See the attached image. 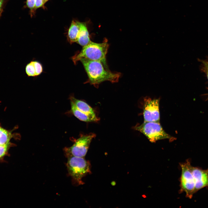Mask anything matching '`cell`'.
Here are the masks:
<instances>
[{
  "mask_svg": "<svg viewBox=\"0 0 208 208\" xmlns=\"http://www.w3.org/2000/svg\"><path fill=\"white\" fill-rule=\"evenodd\" d=\"M80 61L88 75V82L95 87H97L99 84L105 81L117 82L120 76L119 73L112 72L105 69L104 64L100 61L84 58L81 59Z\"/></svg>",
  "mask_w": 208,
  "mask_h": 208,
  "instance_id": "obj_1",
  "label": "cell"
},
{
  "mask_svg": "<svg viewBox=\"0 0 208 208\" xmlns=\"http://www.w3.org/2000/svg\"><path fill=\"white\" fill-rule=\"evenodd\" d=\"M109 44L107 41L97 43L91 41L83 47L81 51L72 57V60L75 64L83 58L101 62L106 67V56Z\"/></svg>",
  "mask_w": 208,
  "mask_h": 208,
  "instance_id": "obj_2",
  "label": "cell"
},
{
  "mask_svg": "<svg viewBox=\"0 0 208 208\" xmlns=\"http://www.w3.org/2000/svg\"><path fill=\"white\" fill-rule=\"evenodd\" d=\"M68 173L77 185L83 184L82 178L90 172V164L84 157L71 156L68 157L66 164Z\"/></svg>",
  "mask_w": 208,
  "mask_h": 208,
  "instance_id": "obj_3",
  "label": "cell"
},
{
  "mask_svg": "<svg viewBox=\"0 0 208 208\" xmlns=\"http://www.w3.org/2000/svg\"><path fill=\"white\" fill-rule=\"evenodd\" d=\"M134 128L143 133L152 143L161 140L167 139L172 141L175 139L164 131L159 122H144Z\"/></svg>",
  "mask_w": 208,
  "mask_h": 208,
  "instance_id": "obj_4",
  "label": "cell"
},
{
  "mask_svg": "<svg viewBox=\"0 0 208 208\" xmlns=\"http://www.w3.org/2000/svg\"><path fill=\"white\" fill-rule=\"evenodd\" d=\"M95 136V134L93 133L81 135L72 146L64 148L65 155L67 158L71 156L84 157L91 141Z\"/></svg>",
  "mask_w": 208,
  "mask_h": 208,
  "instance_id": "obj_5",
  "label": "cell"
},
{
  "mask_svg": "<svg viewBox=\"0 0 208 208\" xmlns=\"http://www.w3.org/2000/svg\"><path fill=\"white\" fill-rule=\"evenodd\" d=\"M181 174L180 179V192L185 193L186 196L191 199L195 193V183L192 170V166L188 160L180 164Z\"/></svg>",
  "mask_w": 208,
  "mask_h": 208,
  "instance_id": "obj_6",
  "label": "cell"
},
{
  "mask_svg": "<svg viewBox=\"0 0 208 208\" xmlns=\"http://www.w3.org/2000/svg\"><path fill=\"white\" fill-rule=\"evenodd\" d=\"M143 114L144 122H159V99L146 98L144 99Z\"/></svg>",
  "mask_w": 208,
  "mask_h": 208,
  "instance_id": "obj_7",
  "label": "cell"
},
{
  "mask_svg": "<svg viewBox=\"0 0 208 208\" xmlns=\"http://www.w3.org/2000/svg\"><path fill=\"white\" fill-rule=\"evenodd\" d=\"M191 170L195 182V193L203 188L208 187V169L203 170L192 166Z\"/></svg>",
  "mask_w": 208,
  "mask_h": 208,
  "instance_id": "obj_8",
  "label": "cell"
},
{
  "mask_svg": "<svg viewBox=\"0 0 208 208\" xmlns=\"http://www.w3.org/2000/svg\"><path fill=\"white\" fill-rule=\"evenodd\" d=\"M70 100L80 111L92 117L98 118L93 109L86 102L72 96L70 97Z\"/></svg>",
  "mask_w": 208,
  "mask_h": 208,
  "instance_id": "obj_9",
  "label": "cell"
},
{
  "mask_svg": "<svg viewBox=\"0 0 208 208\" xmlns=\"http://www.w3.org/2000/svg\"><path fill=\"white\" fill-rule=\"evenodd\" d=\"M81 22L73 20L68 30L67 38L69 42H77L80 30Z\"/></svg>",
  "mask_w": 208,
  "mask_h": 208,
  "instance_id": "obj_10",
  "label": "cell"
},
{
  "mask_svg": "<svg viewBox=\"0 0 208 208\" xmlns=\"http://www.w3.org/2000/svg\"><path fill=\"white\" fill-rule=\"evenodd\" d=\"M70 102L72 113L79 120L86 122H97L99 120L98 118H94L80 111L72 102Z\"/></svg>",
  "mask_w": 208,
  "mask_h": 208,
  "instance_id": "obj_11",
  "label": "cell"
},
{
  "mask_svg": "<svg viewBox=\"0 0 208 208\" xmlns=\"http://www.w3.org/2000/svg\"><path fill=\"white\" fill-rule=\"evenodd\" d=\"M91 41L86 24L81 22L80 32L77 42L83 47L89 44Z\"/></svg>",
  "mask_w": 208,
  "mask_h": 208,
  "instance_id": "obj_12",
  "label": "cell"
},
{
  "mask_svg": "<svg viewBox=\"0 0 208 208\" xmlns=\"http://www.w3.org/2000/svg\"><path fill=\"white\" fill-rule=\"evenodd\" d=\"M10 138L9 132L0 127V146H10Z\"/></svg>",
  "mask_w": 208,
  "mask_h": 208,
  "instance_id": "obj_13",
  "label": "cell"
},
{
  "mask_svg": "<svg viewBox=\"0 0 208 208\" xmlns=\"http://www.w3.org/2000/svg\"><path fill=\"white\" fill-rule=\"evenodd\" d=\"M25 71L28 76H36L35 68L33 61L30 62L26 66Z\"/></svg>",
  "mask_w": 208,
  "mask_h": 208,
  "instance_id": "obj_14",
  "label": "cell"
},
{
  "mask_svg": "<svg viewBox=\"0 0 208 208\" xmlns=\"http://www.w3.org/2000/svg\"><path fill=\"white\" fill-rule=\"evenodd\" d=\"M36 72V76L40 75L42 72L43 68L41 64L37 61H33Z\"/></svg>",
  "mask_w": 208,
  "mask_h": 208,
  "instance_id": "obj_15",
  "label": "cell"
},
{
  "mask_svg": "<svg viewBox=\"0 0 208 208\" xmlns=\"http://www.w3.org/2000/svg\"><path fill=\"white\" fill-rule=\"evenodd\" d=\"M203 69L208 80V59L202 61Z\"/></svg>",
  "mask_w": 208,
  "mask_h": 208,
  "instance_id": "obj_16",
  "label": "cell"
},
{
  "mask_svg": "<svg viewBox=\"0 0 208 208\" xmlns=\"http://www.w3.org/2000/svg\"><path fill=\"white\" fill-rule=\"evenodd\" d=\"M35 0H27L26 5L27 7L32 11L35 9Z\"/></svg>",
  "mask_w": 208,
  "mask_h": 208,
  "instance_id": "obj_17",
  "label": "cell"
},
{
  "mask_svg": "<svg viewBox=\"0 0 208 208\" xmlns=\"http://www.w3.org/2000/svg\"><path fill=\"white\" fill-rule=\"evenodd\" d=\"M44 4L43 0H35V9L42 7Z\"/></svg>",
  "mask_w": 208,
  "mask_h": 208,
  "instance_id": "obj_18",
  "label": "cell"
},
{
  "mask_svg": "<svg viewBox=\"0 0 208 208\" xmlns=\"http://www.w3.org/2000/svg\"><path fill=\"white\" fill-rule=\"evenodd\" d=\"M5 0H0V16L2 12Z\"/></svg>",
  "mask_w": 208,
  "mask_h": 208,
  "instance_id": "obj_19",
  "label": "cell"
},
{
  "mask_svg": "<svg viewBox=\"0 0 208 208\" xmlns=\"http://www.w3.org/2000/svg\"><path fill=\"white\" fill-rule=\"evenodd\" d=\"M48 0H43L44 3L47 2Z\"/></svg>",
  "mask_w": 208,
  "mask_h": 208,
  "instance_id": "obj_20",
  "label": "cell"
}]
</instances>
